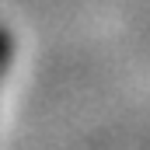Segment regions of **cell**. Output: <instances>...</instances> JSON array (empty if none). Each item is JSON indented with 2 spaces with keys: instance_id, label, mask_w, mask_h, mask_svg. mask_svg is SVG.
Here are the masks:
<instances>
[{
  "instance_id": "1",
  "label": "cell",
  "mask_w": 150,
  "mask_h": 150,
  "mask_svg": "<svg viewBox=\"0 0 150 150\" xmlns=\"http://www.w3.org/2000/svg\"><path fill=\"white\" fill-rule=\"evenodd\" d=\"M11 56H14V35L0 25V80L7 74V67H11Z\"/></svg>"
}]
</instances>
